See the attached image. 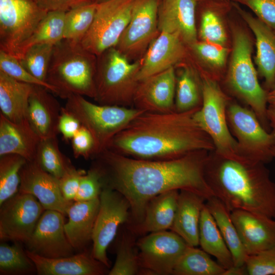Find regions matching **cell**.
Masks as SVG:
<instances>
[{
  "instance_id": "1",
  "label": "cell",
  "mask_w": 275,
  "mask_h": 275,
  "mask_svg": "<svg viewBox=\"0 0 275 275\" xmlns=\"http://www.w3.org/2000/svg\"><path fill=\"white\" fill-rule=\"evenodd\" d=\"M210 152L201 150L174 159L147 160L106 149L93 158L101 173L103 186L119 192L129 202L136 225L142 222L149 201L163 193L189 190L206 201L214 196L205 173Z\"/></svg>"
},
{
  "instance_id": "2",
  "label": "cell",
  "mask_w": 275,
  "mask_h": 275,
  "mask_svg": "<svg viewBox=\"0 0 275 275\" xmlns=\"http://www.w3.org/2000/svg\"><path fill=\"white\" fill-rule=\"evenodd\" d=\"M198 108L143 112L113 138L107 149L147 160L174 159L197 150L213 151L212 140L193 118Z\"/></svg>"
},
{
  "instance_id": "3",
  "label": "cell",
  "mask_w": 275,
  "mask_h": 275,
  "mask_svg": "<svg viewBox=\"0 0 275 275\" xmlns=\"http://www.w3.org/2000/svg\"><path fill=\"white\" fill-rule=\"evenodd\" d=\"M264 164L210 152L206 180L214 196L230 212L243 210L275 219V183Z\"/></svg>"
},
{
  "instance_id": "4",
  "label": "cell",
  "mask_w": 275,
  "mask_h": 275,
  "mask_svg": "<svg viewBox=\"0 0 275 275\" xmlns=\"http://www.w3.org/2000/svg\"><path fill=\"white\" fill-rule=\"evenodd\" d=\"M97 61L80 43L63 39L54 45L46 81L62 98L76 95L94 99Z\"/></svg>"
},
{
  "instance_id": "5",
  "label": "cell",
  "mask_w": 275,
  "mask_h": 275,
  "mask_svg": "<svg viewBox=\"0 0 275 275\" xmlns=\"http://www.w3.org/2000/svg\"><path fill=\"white\" fill-rule=\"evenodd\" d=\"M141 60L131 62L115 47L97 56L95 76L98 104L133 107Z\"/></svg>"
},
{
  "instance_id": "6",
  "label": "cell",
  "mask_w": 275,
  "mask_h": 275,
  "mask_svg": "<svg viewBox=\"0 0 275 275\" xmlns=\"http://www.w3.org/2000/svg\"><path fill=\"white\" fill-rule=\"evenodd\" d=\"M64 108L93 136L95 142L93 157L107 149L113 138L144 112L133 107L95 103L76 95L66 99Z\"/></svg>"
},
{
  "instance_id": "7",
  "label": "cell",
  "mask_w": 275,
  "mask_h": 275,
  "mask_svg": "<svg viewBox=\"0 0 275 275\" xmlns=\"http://www.w3.org/2000/svg\"><path fill=\"white\" fill-rule=\"evenodd\" d=\"M201 89L202 102L193 114L195 122L210 138L216 154L227 158H244L229 128L227 97L216 81L205 75L202 78Z\"/></svg>"
},
{
  "instance_id": "8",
  "label": "cell",
  "mask_w": 275,
  "mask_h": 275,
  "mask_svg": "<svg viewBox=\"0 0 275 275\" xmlns=\"http://www.w3.org/2000/svg\"><path fill=\"white\" fill-rule=\"evenodd\" d=\"M251 47L248 36L243 31L235 30L228 82L264 124L267 119V94L258 81L251 60Z\"/></svg>"
},
{
  "instance_id": "9",
  "label": "cell",
  "mask_w": 275,
  "mask_h": 275,
  "mask_svg": "<svg viewBox=\"0 0 275 275\" xmlns=\"http://www.w3.org/2000/svg\"><path fill=\"white\" fill-rule=\"evenodd\" d=\"M134 0L98 2L93 22L80 42L97 57L118 43L130 19Z\"/></svg>"
},
{
  "instance_id": "10",
  "label": "cell",
  "mask_w": 275,
  "mask_h": 275,
  "mask_svg": "<svg viewBox=\"0 0 275 275\" xmlns=\"http://www.w3.org/2000/svg\"><path fill=\"white\" fill-rule=\"evenodd\" d=\"M227 117L241 156L266 163L272 159L275 134L268 133L252 110L236 103L228 106Z\"/></svg>"
},
{
  "instance_id": "11",
  "label": "cell",
  "mask_w": 275,
  "mask_h": 275,
  "mask_svg": "<svg viewBox=\"0 0 275 275\" xmlns=\"http://www.w3.org/2000/svg\"><path fill=\"white\" fill-rule=\"evenodd\" d=\"M48 12L35 0H0V50L15 57Z\"/></svg>"
},
{
  "instance_id": "12",
  "label": "cell",
  "mask_w": 275,
  "mask_h": 275,
  "mask_svg": "<svg viewBox=\"0 0 275 275\" xmlns=\"http://www.w3.org/2000/svg\"><path fill=\"white\" fill-rule=\"evenodd\" d=\"M160 0H134L130 20L115 47L131 62L141 60L159 35Z\"/></svg>"
},
{
  "instance_id": "13",
  "label": "cell",
  "mask_w": 275,
  "mask_h": 275,
  "mask_svg": "<svg viewBox=\"0 0 275 275\" xmlns=\"http://www.w3.org/2000/svg\"><path fill=\"white\" fill-rule=\"evenodd\" d=\"M99 201V208L92 233L91 254L108 268L107 249L115 237L120 225L127 219L130 206L123 195L106 186L102 188Z\"/></svg>"
},
{
  "instance_id": "14",
  "label": "cell",
  "mask_w": 275,
  "mask_h": 275,
  "mask_svg": "<svg viewBox=\"0 0 275 275\" xmlns=\"http://www.w3.org/2000/svg\"><path fill=\"white\" fill-rule=\"evenodd\" d=\"M142 271L154 274H173L178 261L188 245L173 231L150 233L138 242Z\"/></svg>"
},
{
  "instance_id": "15",
  "label": "cell",
  "mask_w": 275,
  "mask_h": 275,
  "mask_svg": "<svg viewBox=\"0 0 275 275\" xmlns=\"http://www.w3.org/2000/svg\"><path fill=\"white\" fill-rule=\"evenodd\" d=\"M0 206L1 240L24 243L45 210L34 196L19 191Z\"/></svg>"
},
{
  "instance_id": "16",
  "label": "cell",
  "mask_w": 275,
  "mask_h": 275,
  "mask_svg": "<svg viewBox=\"0 0 275 275\" xmlns=\"http://www.w3.org/2000/svg\"><path fill=\"white\" fill-rule=\"evenodd\" d=\"M64 216L53 210H45L30 239L25 243L26 250L48 258L73 255L74 249L65 231Z\"/></svg>"
},
{
  "instance_id": "17",
  "label": "cell",
  "mask_w": 275,
  "mask_h": 275,
  "mask_svg": "<svg viewBox=\"0 0 275 275\" xmlns=\"http://www.w3.org/2000/svg\"><path fill=\"white\" fill-rule=\"evenodd\" d=\"M20 175L19 192L34 196L45 210H56L67 215L74 201L69 202L64 199L59 179L43 170L34 160L26 161Z\"/></svg>"
},
{
  "instance_id": "18",
  "label": "cell",
  "mask_w": 275,
  "mask_h": 275,
  "mask_svg": "<svg viewBox=\"0 0 275 275\" xmlns=\"http://www.w3.org/2000/svg\"><path fill=\"white\" fill-rule=\"evenodd\" d=\"M176 75L174 67L139 81L133 98V107L144 112L175 111Z\"/></svg>"
},
{
  "instance_id": "19",
  "label": "cell",
  "mask_w": 275,
  "mask_h": 275,
  "mask_svg": "<svg viewBox=\"0 0 275 275\" xmlns=\"http://www.w3.org/2000/svg\"><path fill=\"white\" fill-rule=\"evenodd\" d=\"M231 217L248 255L275 247V219L243 210Z\"/></svg>"
},
{
  "instance_id": "20",
  "label": "cell",
  "mask_w": 275,
  "mask_h": 275,
  "mask_svg": "<svg viewBox=\"0 0 275 275\" xmlns=\"http://www.w3.org/2000/svg\"><path fill=\"white\" fill-rule=\"evenodd\" d=\"M196 0H160L158 13L160 32L177 34L189 46L197 41Z\"/></svg>"
},
{
  "instance_id": "21",
  "label": "cell",
  "mask_w": 275,
  "mask_h": 275,
  "mask_svg": "<svg viewBox=\"0 0 275 275\" xmlns=\"http://www.w3.org/2000/svg\"><path fill=\"white\" fill-rule=\"evenodd\" d=\"M184 44L177 34L160 32L141 60L139 81L174 67L185 55Z\"/></svg>"
},
{
  "instance_id": "22",
  "label": "cell",
  "mask_w": 275,
  "mask_h": 275,
  "mask_svg": "<svg viewBox=\"0 0 275 275\" xmlns=\"http://www.w3.org/2000/svg\"><path fill=\"white\" fill-rule=\"evenodd\" d=\"M46 88L34 85L27 111L28 121L41 139L57 137L61 106Z\"/></svg>"
},
{
  "instance_id": "23",
  "label": "cell",
  "mask_w": 275,
  "mask_h": 275,
  "mask_svg": "<svg viewBox=\"0 0 275 275\" xmlns=\"http://www.w3.org/2000/svg\"><path fill=\"white\" fill-rule=\"evenodd\" d=\"M39 275H102L106 265L86 252L69 256L48 258L25 250Z\"/></svg>"
},
{
  "instance_id": "24",
  "label": "cell",
  "mask_w": 275,
  "mask_h": 275,
  "mask_svg": "<svg viewBox=\"0 0 275 275\" xmlns=\"http://www.w3.org/2000/svg\"><path fill=\"white\" fill-rule=\"evenodd\" d=\"M40 140L28 120L15 123L0 113V156L14 154L34 160Z\"/></svg>"
},
{
  "instance_id": "25",
  "label": "cell",
  "mask_w": 275,
  "mask_h": 275,
  "mask_svg": "<svg viewBox=\"0 0 275 275\" xmlns=\"http://www.w3.org/2000/svg\"><path fill=\"white\" fill-rule=\"evenodd\" d=\"M206 199L194 192L180 190L172 231L190 246L199 245V225Z\"/></svg>"
},
{
  "instance_id": "26",
  "label": "cell",
  "mask_w": 275,
  "mask_h": 275,
  "mask_svg": "<svg viewBox=\"0 0 275 275\" xmlns=\"http://www.w3.org/2000/svg\"><path fill=\"white\" fill-rule=\"evenodd\" d=\"M99 197L88 201H74L69 208L65 223L66 236L74 249L80 250L92 240L99 208Z\"/></svg>"
},
{
  "instance_id": "27",
  "label": "cell",
  "mask_w": 275,
  "mask_h": 275,
  "mask_svg": "<svg viewBox=\"0 0 275 275\" xmlns=\"http://www.w3.org/2000/svg\"><path fill=\"white\" fill-rule=\"evenodd\" d=\"M179 191H168L151 199L147 204L142 222L133 227L134 232L144 234L171 229L175 216Z\"/></svg>"
},
{
  "instance_id": "28",
  "label": "cell",
  "mask_w": 275,
  "mask_h": 275,
  "mask_svg": "<svg viewBox=\"0 0 275 275\" xmlns=\"http://www.w3.org/2000/svg\"><path fill=\"white\" fill-rule=\"evenodd\" d=\"M34 86L17 80L0 70L1 113L15 123L28 120V107Z\"/></svg>"
},
{
  "instance_id": "29",
  "label": "cell",
  "mask_w": 275,
  "mask_h": 275,
  "mask_svg": "<svg viewBox=\"0 0 275 275\" xmlns=\"http://www.w3.org/2000/svg\"><path fill=\"white\" fill-rule=\"evenodd\" d=\"M239 12L256 37V62L259 72L267 84L271 86L275 82V35L260 19L243 11Z\"/></svg>"
},
{
  "instance_id": "30",
  "label": "cell",
  "mask_w": 275,
  "mask_h": 275,
  "mask_svg": "<svg viewBox=\"0 0 275 275\" xmlns=\"http://www.w3.org/2000/svg\"><path fill=\"white\" fill-rule=\"evenodd\" d=\"M205 205L213 217L233 257L234 265L242 266L248 255L231 217V212L217 198L208 199Z\"/></svg>"
},
{
  "instance_id": "31",
  "label": "cell",
  "mask_w": 275,
  "mask_h": 275,
  "mask_svg": "<svg viewBox=\"0 0 275 275\" xmlns=\"http://www.w3.org/2000/svg\"><path fill=\"white\" fill-rule=\"evenodd\" d=\"M199 245L203 251L215 257L218 263L225 269L234 265L231 253L205 204L200 217Z\"/></svg>"
},
{
  "instance_id": "32",
  "label": "cell",
  "mask_w": 275,
  "mask_h": 275,
  "mask_svg": "<svg viewBox=\"0 0 275 275\" xmlns=\"http://www.w3.org/2000/svg\"><path fill=\"white\" fill-rule=\"evenodd\" d=\"M65 12H48L31 36L19 47L15 57L19 59L32 46L49 44L55 45L64 39Z\"/></svg>"
},
{
  "instance_id": "33",
  "label": "cell",
  "mask_w": 275,
  "mask_h": 275,
  "mask_svg": "<svg viewBox=\"0 0 275 275\" xmlns=\"http://www.w3.org/2000/svg\"><path fill=\"white\" fill-rule=\"evenodd\" d=\"M225 269L209 254L196 246L188 245L176 265L175 275H223Z\"/></svg>"
},
{
  "instance_id": "34",
  "label": "cell",
  "mask_w": 275,
  "mask_h": 275,
  "mask_svg": "<svg viewBox=\"0 0 275 275\" xmlns=\"http://www.w3.org/2000/svg\"><path fill=\"white\" fill-rule=\"evenodd\" d=\"M202 102L201 84L200 86L194 71L184 67L176 76L175 110L189 111L201 107Z\"/></svg>"
},
{
  "instance_id": "35",
  "label": "cell",
  "mask_w": 275,
  "mask_h": 275,
  "mask_svg": "<svg viewBox=\"0 0 275 275\" xmlns=\"http://www.w3.org/2000/svg\"><path fill=\"white\" fill-rule=\"evenodd\" d=\"M34 160L43 170L58 179L73 166L61 151L57 137L41 139Z\"/></svg>"
},
{
  "instance_id": "36",
  "label": "cell",
  "mask_w": 275,
  "mask_h": 275,
  "mask_svg": "<svg viewBox=\"0 0 275 275\" xmlns=\"http://www.w3.org/2000/svg\"><path fill=\"white\" fill-rule=\"evenodd\" d=\"M97 4L96 1L91 2L66 12L64 39L81 42L93 22Z\"/></svg>"
},
{
  "instance_id": "37",
  "label": "cell",
  "mask_w": 275,
  "mask_h": 275,
  "mask_svg": "<svg viewBox=\"0 0 275 275\" xmlns=\"http://www.w3.org/2000/svg\"><path fill=\"white\" fill-rule=\"evenodd\" d=\"M26 161L17 154L0 156V205L19 191L20 172Z\"/></svg>"
},
{
  "instance_id": "38",
  "label": "cell",
  "mask_w": 275,
  "mask_h": 275,
  "mask_svg": "<svg viewBox=\"0 0 275 275\" xmlns=\"http://www.w3.org/2000/svg\"><path fill=\"white\" fill-rule=\"evenodd\" d=\"M34 272H36L34 263L18 242L13 245L1 243V274H24Z\"/></svg>"
},
{
  "instance_id": "39",
  "label": "cell",
  "mask_w": 275,
  "mask_h": 275,
  "mask_svg": "<svg viewBox=\"0 0 275 275\" xmlns=\"http://www.w3.org/2000/svg\"><path fill=\"white\" fill-rule=\"evenodd\" d=\"M54 45L41 44L32 46L18 60L34 76L46 81Z\"/></svg>"
},
{
  "instance_id": "40",
  "label": "cell",
  "mask_w": 275,
  "mask_h": 275,
  "mask_svg": "<svg viewBox=\"0 0 275 275\" xmlns=\"http://www.w3.org/2000/svg\"><path fill=\"white\" fill-rule=\"evenodd\" d=\"M141 270L133 237L129 234H124L118 249L115 263L108 274L134 275Z\"/></svg>"
},
{
  "instance_id": "41",
  "label": "cell",
  "mask_w": 275,
  "mask_h": 275,
  "mask_svg": "<svg viewBox=\"0 0 275 275\" xmlns=\"http://www.w3.org/2000/svg\"><path fill=\"white\" fill-rule=\"evenodd\" d=\"M0 70L21 82L43 87L58 95L57 90L48 82L40 80L29 72L15 57L0 50Z\"/></svg>"
},
{
  "instance_id": "42",
  "label": "cell",
  "mask_w": 275,
  "mask_h": 275,
  "mask_svg": "<svg viewBox=\"0 0 275 275\" xmlns=\"http://www.w3.org/2000/svg\"><path fill=\"white\" fill-rule=\"evenodd\" d=\"M200 36L204 42L223 46L226 43L225 30L221 19L215 12L207 10L203 13Z\"/></svg>"
},
{
  "instance_id": "43",
  "label": "cell",
  "mask_w": 275,
  "mask_h": 275,
  "mask_svg": "<svg viewBox=\"0 0 275 275\" xmlns=\"http://www.w3.org/2000/svg\"><path fill=\"white\" fill-rule=\"evenodd\" d=\"M103 187L101 173L94 164L82 176L74 201H88L97 198Z\"/></svg>"
},
{
  "instance_id": "44",
  "label": "cell",
  "mask_w": 275,
  "mask_h": 275,
  "mask_svg": "<svg viewBox=\"0 0 275 275\" xmlns=\"http://www.w3.org/2000/svg\"><path fill=\"white\" fill-rule=\"evenodd\" d=\"M245 266L248 274H275V247L249 255Z\"/></svg>"
},
{
  "instance_id": "45",
  "label": "cell",
  "mask_w": 275,
  "mask_h": 275,
  "mask_svg": "<svg viewBox=\"0 0 275 275\" xmlns=\"http://www.w3.org/2000/svg\"><path fill=\"white\" fill-rule=\"evenodd\" d=\"M189 47L201 59L212 66L221 67L225 63L227 50L223 45L197 41Z\"/></svg>"
},
{
  "instance_id": "46",
  "label": "cell",
  "mask_w": 275,
  "mask_h": 275,
  "mask_svg": "<svg viewBox=\"0 0 275 275\" xmlns=\"http://www.w3.org/2000/svg\"><path fill=\"white\" fill-rule=\"evenodd\" d=\"M73 155L85 159L92 158L95 152V142L90 132L82 126L71 140Z\"/></svg>"
},
{
  "instance_id": "47",
  "label": "cell",
  "mask_w": 275,
  "mask_h": 275,
  "mask_svg": "<svg viewBox=\"0 0 275 275\" xmlns=\"http://www.w3.org/2000/svg\"><path fill=\"white\" fill-rule=\"evenodd\" d=\"M86 173L85 171L76 169L72 166L59 179L61 191L66 201H74L81 178Z\"/></svg>"
},
{
  "instance_id": "48",
  "label": "cell",
  "mask_w": 275,
  "mask_h": 275,
  "mask_svg": "<svg viewBox=\"0 0 275 275\" xmlns=\"http://www.w3.org/2000/svg\"><path fill=\"white\" fill-rule=\"evenodd\" d=\"M249 7L259 19L275 29L274 0H237Z\"/></svg>"
},
{
  "instance_id": "49",
  "label": "cell",
  "mask_w": 275,
  "mask_h": 275,
  "mask_svg": "<svg viewBox=\"0 0 275 275\" xmlns=\"http://www.w3.org/2000/svg\"><path fill=\"white\" fill-rule=\"evenodd\" d=\"M81 126L79 121L62 107L58 128L64 139L71 140Z\"/></svg>"
},
{
  "instance_id": "50",
  "label": "cell",
  "mask_w": 275,
  "mask_h": 275,
  "mask_svg": "<svg viewBox=\"0 0 275 275\" xmlns=\"http://www.w3.org/2000/svg\"><path fill=\"white\" fill-rule=\"evenodd\" d=\"M42 8L48 12H66L74 8L95 0H35Z\"/></svg>"
},
{
  "instance_id": "51",
  "label": "cell",
  "mask_w": 275,
  "mask_h": 275,
  "mask_svg": "<svg viewBox=\"0 0 275 275\" xmlns=\"http://www.w3.org/2000/svg\"><path fill=\"white\" fill-rule=\"evenodd\" d=\"M248 274L245 266H237L233 265L228 269H225L223 275H244Z\"/></svg>"
},
{
  "instance_id": "52",
  "label": "cell",
  "mask_w": 275,
  "mask_h": 275,
  "mask_svg": "<svg viewBox=\"0 0 275 275\" xmlns=\"http://www.w3.org/2000/svg\"><path fill=\"white\" fill-rule=\"evenodd\" d=\"M267 117L273 128V132L275 134V107L269 106L267 108Z\"/></svg>"
},
{
  "instance_id": "53",
  "label": "cell",
  "mask_w": 275,
  "mask_h": 275,
  "mask_svg": "<svg viewBox=\"0 0 275 275\" xmlns=\"http://www.w3.org/2000/svg\"><path fill=\"white\" fill-rule=\"evenodd\" d=\"M267 103L269 106L275 107V85L273 89L267 94Z\"/></svg>"
},
{
  "instance_id": "54",
  "label": "cell",
  "mask_w": 275,
  "mask_h": 275,
  "mask_svg": "<svg viewBox=\"0 0 275 275\" xmlns=\"http://www.w3.org/2000/svg\"><path fill=\"white\" fill-rule=\"evenodd\" d=\"M272 155L273 157H275V147H274L273 150H272Z\"/></svg>"
},
{
  "instance_id": "55",
  "label": "cell",
  "mask_w": 275,
  "mask_h": 275,
  "mask_svg": "<svg viewBox=\"0 0 275 275\" xmlns=\"http://www.w3.org/2000/svg\"><path fill=\"white\" fill-rule=\"evenodd\" d=\"M95 1H96V2H101V1H104V0H95Z\"/></svg>"
},
{
  "instance_id": "56",
  "label": "cell",
  "mask_w": 275,
  "mask_h": 275,
  "mask_svg": "<svg viewBox=\"0 0 275 275\" xmlns=\"http://www.w3.org/2000/svg\"><path fill=\"white\" fill-rule=\"evenodd\" d=\"M275 1V0H274Z\"/></svg>"
}]
</instances>
